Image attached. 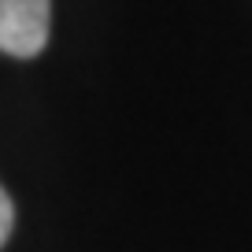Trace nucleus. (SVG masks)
Masks as SVG:
<instances>
[{
	"instance_id": "nucleus-1",
	"label": "nucleus",
	"mask_w": 252,
	"mask_h": 252,
	"mask_svg": "<svg viewBox=\"0 0 252 252\" xmlns=\"http://www.w3.org/2000/svg\"><path fill=\"white\" fill-rule=\"evenodd\" d=\"M52 0H0V52L33 60L48 45Z\"/></svg>"
},
{
	"instance_id": "nucleus-2",
	"label": "nucleus",
	"mask_w": 252,
	"mask_h": 252,
	"mask_svg": "<svg viewBox=\"0 0 252 252\" xmlns=\"http://www.w3.org/2000/svg\"><path fill=\"white\" fill-rule=\"evenodd\" d=\"M11 230H15V204H11V197L4 193V186H0V249L8 245Z\"/></svg>"
}]
</instances>
